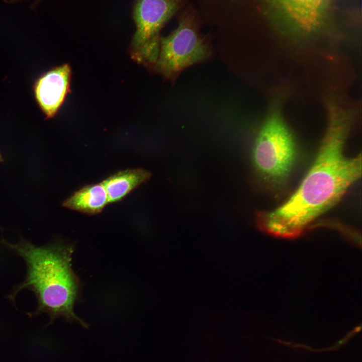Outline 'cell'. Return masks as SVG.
<instances>
[{
	"instance_id": "obj_9",
	"label": "cell",
	"mask_w": 362,
	"mask_h": 362,
	"mask_svg": "<svg viewBox=\"0 0 362 362\" xmlns=\"http://www.w3.org/2000/svg\"><path fill=\"white\" fill-rule=\"evenodd\" d=\"M108 203L106 190L101 183L84 186L65 200L62 205L92 215L101 212Z\"/></svg>"
},
{
	"instance_id": "obj_3",
	"label": "cell",
	"mask_w": 362,
	"mask_h": 362,
	"mask_svg": "<svg viewBox=\"0 0 362 362\" xmlns=\"http://www.w3.org/2000/svg\"><path fill=\"white\" fill-rule=\"evenodd\" d=\"M296 145L278 107L270 110L254 143L252 158L257 174L273 185L283 183L293 166Z\"/></svg>"
},
{
	"instance_id": "obj_8",
	"label": "cell",
	"mask_w": 362,
	"mask_h": 362,
	"mask_svg": "<svg viewBox=\"0 0 362 362\" xmlns=\"http://www.w3.org/2000/svg\"><path fill=\"white\" fill-rule=\"evenodd\" d=\"M151 173L142 168L120 171L105 179L102 183L109 203L120 201L133 190L151 177Z\"/></svg>"
},
{
	"instance_id": "obj_5",
	"label": "cell",
	"mask_w": 362,
	"mask_h": 362,
	"mask_svg": "<svg viewBox=\"0 0 362 362\" xmlns=\"http://www.w3.org/2000/svg\"><path fill=\"white\" fill-rule=\"evenodd\" d=\"M209 49L199 35L193 20L183 18L178 27L168 36L160 38L156 65L167 76L209 56Z\"/></svg>"
},
{
	"instance_id": "obj_10",
	"label": "cell",
	"mask_w": 362,
	"mask_h": 362,
	"mask_svg": "<svg viewBox=\"0 0 362 362\" xmlns=\"http://www.w3.org/2000/svg\"><path fill=\"white\" fill-rule=\"evenodd\" d=\"M1 160H2V155L0 153V161H1Z\"/></svg>"
},
{
	"instance_id": "obj_1",
	"label": "cell",
	"mask_w": 362,
	"mask_h": 362,
	"mask_svg": "<svg viewBox=\"0 0 362 362\" xmlns=\"http://www.w3.org/2000/svg\"><path fill=\"white\" fill-rule=\"evenodd\" d=\"M352 121L350 111L334 103L328 104L327 125L314 162L285 203L256 213L259 229L278 237L299 236L360 177L361 153L349 157L345 153Z\"/></svg>"
},
{
	"instance_id": "obj_4",
	"label": "cell",
	"mask_w": 362,
	"mask_h": 362,
	"mask_svg": "<svg viewBox=\"0 0 362 362\" xmlns=\"http://www.w3.org/2000/svg\"><path fill=\"white\" fill-rule=\"evenodd\" d=\"M182 0H135L133 20L136 26L131 55L138 62L155 64L159 51V32L174 14Z\"/></svg>"
},
{
	"instance_id": "obj_6",
	"label": "cell",
	"mask_w": 362,
	"mask_h": 362,
	"mask_svg": "<svg viewBox=\"0 0 362 362\" xmlns=\"http://www.w3.org/2000/svg\"><path fill=\"white\" fill-rule=\"evenodd\" d=\"M277 14L292 30L309 34L321 25L330 0H271Z\"/></svg>"
},
{
	"instance_id": "obj_2",
	"label": "cell",
	"mask_w": 362,
	"mask_h": 362,
	"mask_svg": "<svg viewBox=\"0 0 362 362\" xmlns=\"http://www.w3.org/2000/svg\"><path fill=\"white\" fill-rule=\"evenodd\" d=\"M2 243L22 257L27 267L25 280L14 288L10 299H15L23 289L31 290L38 302L34 315L47 314L49 324L63 318L68 322L88 327L74 312L80 284L72 268L73 245L59 242L38 246L25 240L16 244L3 240Z\"/></svg>"
},
{
	"instance_id": "obj_7",
	"label": "cell",
	"mask_w": 362,
	"mask_h": 362,
	"mask_svg": "<svg viewBox=\"0 0 362 362\" xmlns=\"http://www.w3.org/2000/svg\"><path fill=\"white\" fill-rule=\"evenodd\" d=\"M71 69L63 64L47 72L37 81L36 100L46 116L53 117L63 103L69 90Z\"/></svg>"
}]
</instances>
